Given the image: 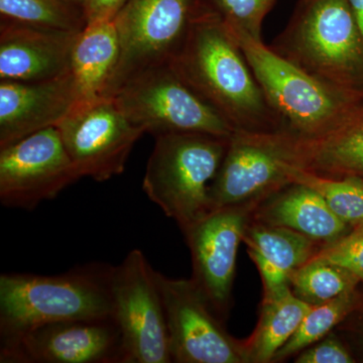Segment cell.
I'll use <instances>...</instances> for the list:
<instances>
[{"instance_id":"6da1fadb","label":"cell","mask_w":363,"mask_h":363,"mask_svg":"<svg viewBox=\"0 0 363 363\" xmlns=\"http://www.w3.org/2000/svg\"><path fill=\"white\" fill-rule=\"evenodd\" d=\"M169 64L234 130H284L283 121L267 102L240 45L207 4Z\"/></svg>"},{"instance_id":"7a4b0ae2","label":"cell","mask_w":363,"mask_h":363,"mask_svg":"<svg viewBox=\"0 0 363 363\" xmlns=\"http://www.w3.org/2000/svg\"><path fill=\"white\" fill-rule=\"evenodd\" d=\"M113 267L91 262L57 276H0V342L58 322L112 318Z\"/></svg>"},{"instance_id":"3957f363","label":"cell","mask_w":363,"mask_h":363,"mask_svg":"<svg viewBox=\"0 0 363 363\" xmlns=\"http://www.w3.org/2000/svg\"><path fill=\"white\" fill-rule=\"evenodd\" d=\"M269 48L323 84L363 98V38L348 0H301Z\"/></svg>"},{"instance_id":"277c9868","label":"cell","mask_w":363,"mask_h":363,"mask_svg":"<svg viewBox=\"0 0 363 363\" xmlns=\"http://www.w3.org/2000/svg\"><path fill=\"white\" fill-rule=\"evenodd\" d=\"M143 190L182 230L210 212L209 192L230 138L202 133L155 136Z\"/></svg>"},{"instance_id":"5b68a950","label":"cell","mask_w":363,"mask_h":363,"mask_svg":"<svg viewBox=\"0 0 363 363\" xmlns=\"http://www.w3.org/2000/svg\"><path fill=\"white\" fill-rule=\"evenodd\" d=\"M230 33L288 135L311 138L327 133L363 102V98L320 82L272 51L262 40L247 33Z\"/></svg>"},{"instance_id":"8992f818","label":"cell","mask_w":363,"mask_h":363,"mask_svg":"<svg viewBox=\"0 0 363 363\" xmlns=\"http://www.w3.org/2000/svg\"><path fill=\"white\" fill-rule=\"evenodd\" d=\"M109 98L131 123L154 136L202 133L230 138L235 131L177 75L169 64L136 74Z\"/></svg>"},{"instance_id":"52a82bcc","label":"cell","mask_w":363,"mask_h":363,"mask_svg":"<svg viewBox=\"0 0 363 363\" xmlns=\"http://www.w3.org/2000/svg\"><path fill=\"white\" fill-rule=\"evenodd\" d=\"M206 0H126L114 18L119 59L105 98L136 74L169 64Z\"/></svg>"},{"instance_id":"ba28073f","label":"cell","mask_w":363,"mask_h":363,"mask_svg":"<svg viewBox=\"0 0 363 363\" xmlns=\"http://www.w3.org/2000/svg\"><path fill=\"white\" fill-rule=\"evenodd\" d=\"M111 298L112 319L123 338V363L172 362L156 271L142 250H131L113 267Z\"/></svg>"},{"instance_id":"9c48e42d","label":"cell","mask_w":363,"mask_h":363,"mask_svg":"<svg viewBox=\"0 0 363 363\" xmlns=\"http://www.w3.org/2000/svg\"><path fill=\"white\" fill-rule=\"evenodd\" d=\"M81 177L106 182L121 175L145 131L131 123L111 98L79 102L56 125Z\"/></svg>"},{"instance_id":"30bf717a","label":"cell","mask_w":363,"mask_h":363,"mask_svg":"<svg viewBox=\"0 0 363 363\" xmlns=\"http://www.w3.org/2000/svg\"><path fill=\"white\" fill-rule=\"evenodd\" d=\"M257 205L215 209L182 230L192 259L190 279L223 323L233 304L238 250Z\"/></svg>"},{"instance_id":"8fae6325","label":"cell","mask_w":363,"mask_h":363,"mask_svg":"<svg viewBox=\"0 0 363 363\" xmlns=\"http://www.w3.org/2000/svg\"><path fill=\"white\" fill-rule=\"evenodd\" d=\"M168 329L169 353L176 363H247L242 340L233 337L191 279L156 271Z\"/></svg>"},{"instance_id":"7c38bea8","label":"cell","mask_w":363,"mask_h":363,"mask_svg":"<svg viewBox=\"0 0 363 363\" xmlns=\"http://www.w3.org/2000/svg\"><path fill=\"white\" fill-rule=\"evenodd\" d=\"M82 178L56 126L0 149V202L33 210Z\"/></svg>"},{"instance_id":"4fadbf2b","label":"cell","mask_w":363,"mask_h":363,"mask_svg":"<svg viewBox=\"0 0 363 363\" xmlns=\"http://www.w3.org/2000/svg\"><path fill=\"white\" fill-rule=\"evenodd\" d=\"M0 343L1 363H123L112 318L47 324Z\"/></svg>"},{"instance_id":"5bb4252c","label":"cell","mask_w":363,"mask_h":363,"mask_svg":"<svg viewBox=\"0 0 363 363\" xmlns=\"http://www.w3.org/2000/svg\"><path fill=\"white\" fill-rule=\"evenodd\" d=\"M277 133L235 130L210 187V212L234 205L259 204L292 183Z\"/></svg>"},{"instance_id":"9a60e30c","label":"cell","mask_w":363,"mask_h":363,"mask_svg":"<svg viewBox=\"0 0 363 363\" xmlns=\"http://www.w3.org/2000/svg\"><path fill=\"white\" fill-rule=\"evenodd\" d=\"M77 102L71 71L37 82L0 81V149L56 126Z\"/></svg>"},{"instance_id":"2e32d148","label":"cell","mask_w":363,"mask_h":363,"mask_svg":"<svg viewBox=\"0 0 363 363\" xmlns=\"http://www.w3.org/2000/svg\"><path fill=\"white\" fill-rule=\"evenodd\" d=\"M80 33L1 21L0 81L37 82L68 73Z\"/></svg>"},{"instance_id":"e0dca14e","label":"cell","mask_w":363,"mask_h":363,"mask_svg":"<svg viewBox=\"0 0 363 363\" xmlns=\"http://www.w3.org/2000/svg\"><path fill=\"white\" fill-rule=\"evenodd\" d=\"M284 161L330 179L363 182V102L335 128L311 138L278 133Z\"/></svg>"},{"instance_id":"ac0fdd59","label":"cell","mask_w":363,"mask_h":363,"mask_svg":"<svg viewBox=\"0 0 363 363\" xmlns=\"http://www.w3.org/2000/svg\"><path fill=\"white\" fill-rule=\"evenodd\" d=\"M252 221L286 227L321 243L335 242L353 228L332 211L317 191L292 182L260 201Z\"/></svg>"},{"instance_id":"d6986e66","label":"cell","mask_w":363,"mask_h":363,"mask_svg":"<svg viewBox=\"0 0 363 363\" xmlns=\"http://www.w3.org/2000/svg\"><path fill=\"white\" fill-rule=\"evenodd\" d=\"M243 243L259 269L262 298L274 297L291 289L294 272L323 247L292 229L253 221L247 226Z\"/></svg>"},{"instance_id":"ffe728a7","label":"cell","mask_w":363,"mask_h":363,"mask_svg":"<svg viewBox=\"0 0 363 363\" xmlns=\"http://www.w3.org/2000/svg\"><path fill=\"white\" fill-rule=\"evenodd\" d=\"M119 59L114 21L89 23L79 33L72 52L70 71L78 102L105 98Z\"/></svg>"},{"instance_id":"44dd1931","label":"cell","mask_w":363,"mask_h":363,"mask_svg":"<svg viewBox=\"0 0 363 363\" xmlns=\"http://www.w3.org/2000/svg\"><path fill=\"white\" fill-rule=\"evenodd\" d=\"M310 307L291 289L274 297L262 298L257 327L250 337L242 340L247 363H271L297 330Z\"/></svg>"},{"instance_id":"7402d4cb","label":"cell","mask_w":363,"mask_h":363,"mask_svg":"<svg viewBox=\"0 0 363 363\" xmlns=\"http://www.w3.org/2000/svg\"><path fill=\"white\" fill-rule=\"evenodd\" d=\"M362 304L363 286L360 285L323 304L311 306L297 330L276 353L272 362H284L295 357L308 346L335 330L348 315Z\"/></svg>"},{"instance_id":"603a6c76","label":"cell","mask_w":363,"mask_h":363,"mask_svg":"<svg viewBox=\"0 0 363 363\" xmlns=\"http://www.w3.org/2000/svg\"><path fill=\"white\" fill-rule=\"evenodd\" d=\"M1 21L80 33L87 26L83 7L73 0H0Z\"/></svg>"},{"instance_id":"cb8c5ba5","label":"cell","mask_w":363,"mask_h":363,"mask_svg":"<svg viewBox=\"0 0 363 363\" xmlns=\"http://www.w3.org/2000/svg\"><path fill=\"white\" fill-rule=\"evenodd\" d=\"M362 285L354 274L327 260L313 257L294 272L291 290L309 306L323 304Z\"/></svg>"},{"instance_id":"d4e9b609","label":"cell","mask_w":363,"mask_h":363,"mask_svg":"<svg viewBox=\"0 0 363 363\" xmlns=\"http://www.w3.org/2000/svg\"><path fill=\"white\" fill-rule=\"evenodd\" d=\"M291 182L305 184L317 191L341 220L354 227L363 224V182L317 176L286 164Z\"/></svg>"},{"instance_id":"484cf974","label":"cell","mask_w":363,"mask_h":363,"mask_svg":"<svg viewBox=\"0 0 363 363\" xmlns=\"http://www.w3.org/2000/svg\"><path fill=\"white\" fill-rule=\"evenodd\" d=\"M276 0H206L207 6L218 14L228 30L247 33L262 40L264 18Z\"/></svg>"},{"instance_id":"4316f807","label":"cell","mask_w":363,"mask_h":363,"mask_svg":"<svg viewBox=\"0 0 363 363\" xmlns=\"http://www.w3.org/2000/svg\"><path fill=\"white\" fill-rule=\"evenodd\" d=\"M314 257L348 269L363 286V224L353 227L335 242L322 247Z\"/></svg>"},{"instance_id":"83f0119b","label":"cell","mask_w":363,"mask_h":363,"mask_svg":"<svg viewBox=\"0 0 363 363\" xmlns=\"http://www.w3.org/2000/svg\"><path fill=\"white\" fill-rule=\"evenodd\" d=\"M296 363H355L350 346L337 332L332 331L321 340L308 346L295 357Z\"/></svg>"},{"instance_id":"f1b7e54d","label":"cell","mask_w":363,"mask_h":363,"mask_svg":"<svg viewBox=\"0 0 363 363\" xmlns=\"http://www.w3.org/2000/svg\"><path fill=\"white\" fill-rule=\"evenodd\" d=\"M335 331L350 346L357 362H363V304L348 315Z\"/></svg>"},{"instance_id":"f546056e","label":"cell","mask_w":363,"mask_h":363,"mask_svg":"<svg viewBox=\"0 0 363 363\" xmlns=\"http://www.w3.org/2000/svg\"><path fill=\"white\" fill-rule=\"evenodd\" d=\"M125 1L126 0H86L83 11L87 25L97 21L114 20Z\"/></svg>"},{"instance_id":"4dcf8cb0","label":"cell","mask_w":363,"mask_h":363,"mask_svg":"<svg viewBox=\"0 0 363 363\" xmlns=\"http://www.w3.org/2000/svg\"><path fill=\"white\" fill-rule=\"evenodd\" d=\"M348 1L363 38V0H348Z\"/></svg>"},{"instance_id":"1f68e13d","label":"cell","mask_w":363,"mask_h":363,"mask_svg":"<svg viewBox=\"0 0 363 363\" xmlns=\"http://www.w3.org/2000/svg\"><path fill=\"white\" fill-rule=\"evenodd\" d=\"M74 2H76V4H78L79 6H84V4L86 0H73Z\"/></svg>"}]
</instances>
